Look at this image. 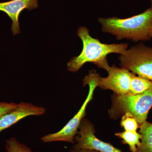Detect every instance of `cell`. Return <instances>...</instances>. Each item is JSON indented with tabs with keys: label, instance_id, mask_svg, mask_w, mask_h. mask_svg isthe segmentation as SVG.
<instances>
[{
	"label": "cell",
	"instance_id": "cell-19",
	"mask_svg": "<svg viewBox=\"0 0 152 152\" xmlns=\"http://www.w3.org/2000/svg\"></svg>",
	"mask_w": 152,
	"mask_h": 152
},
{
	"label": "cell",
	"instance_id": "cell-3",
	"mask_svg": "<svg viewBox=\"0 0 152 152\" xmlns=\"http://www.w3.org/2000/svg\"><path fill=\"white\" fill-rule=\"evenodd\" d=\"M152 107V88L139 94L114 95L109 114L112 118L117 119L125 113H129L140 126L146 121Z\"/></svg>",
	"mask_w": 152,
	"mask_h": 152
},
{
	"label": "cell",
	"instance_id": "cell-15",
	"mask_svg": "<svg viewBox=\"0 0 152 152\" xmlns=\"http://www.w3.org/2000/svg\"><path fill=\"white\" fill-rule=\"evenodd\" d=\"M17 105L18 104L14 102H0V118L7 112L15 108Z\"/></svg>",
	"mask_w": 152,
	"mask_h": 152
},
{
	"label": "cell",
	"instance_id": "cell-17",
	"mask_svg": "<svg viewBox=\"0 0 152 152\" xmlns=\"http://www.w3.org/2000/svg\"><path fill=\"white\" fill-rule=\"evenodd\" d=\"M150 37L151 38H152V26L151 28V31H150Z\"/></svg>",
	"mask_w": 152,
	"mask_h": 152
},
{
	"label": "cell",
	"instance_id": "cell-1",
	"mask_svg": "<svg viewBox=\"0 0 152 152\" xmlns=\"http://www.w3.org/2000/svg\"><path fill=\"white\" fill-rule=\"evenodd\" d=\"M77 35L83 42V48L78 56L73 57L68 63L67 70L71 72H77L87 63H93L98 67L107 71L110 67L107 60L108 55L121 54L129 46L128 43H103L90 35L89 30L86 27L79 28Z\"/></svg>",
	"mask_w": 152,
	"mask_h": 152
},
{
	"label": "cell",
	"instance_id": "cell-16",
	"mask_svg": "<svg viewBox=\"0 0 152 152\" xmlns=\"http://www.w3.org/2000/svg\"><path fill=\"white\" fill-rule=\"evenodd\" d=\"M72 152H98V151H92V150H79V151H74L72 150Z\"/></svg>",
	"mask_w": 152,
	"mask_h": 152
},
{
	"label": "cell",
	"instance_id": "cell-7",
	"mask_svg": "<svg viewBox=\"0 0 152 152\" xmlns=\"http://www.w3.org/2000/svg\"><path fill=\"white\" fill-rule=\"evenodd\" d=\"M108 75L106 77L100 76L98 87L103 90H110L115 95H123L129 93L132 72L124 68L115 66H110L107 71Z\"/></svg>",
	"mask_w": 152,
	"mask_h": 152
},
{
	"label": "cell",
	"instance_id": "cell-10",
	"mask_svg": "<svg viewBox=\"0 0 152 152\" xmlns=\"http://www.w3.org/2000/svg\"><path fill=\"white\" fill-rule=\"evenodd\" d=\"M140 128L141 144L136 152H152V124L146 121Z\"/></svg>",
	"mask_w": 152,
	"mask_h": 152
},
{
	"label": "cell",
	"instance_id": "cell-2",
	"mask_svg": "<svg viewBox=\"0 0 152 152\" xmlns=\"http://www.w3.org/2000/svg\"><path fill=\"white\" fill-rule=\"evenodd\" d=\"M98 21L103 32L115 36L118 40L127 39L135 42L150 41L152 26V8L126 18H100L98 19Z\"/></svg>",
	"mask_w": 152,
	"mask_h": 152
},
{
	"label": "cell",
	"instance_id": "cell-12",
	"mask_svg": "<svg viewBox=\"0 0 152 152\" xmlns=\"http://www.w3.org/2000/svg\"><path fill=\"white\" fill-rule=\"evenodd\" d=\"M115 135L122 139L123 143L129 145L131 152H137V148L141 144L142 136L140 133L124 131L116 133Z\"/></svg>",
	"mask_w": 152,
	"mask_h": 152
},
{
	"label": "cell",
	"instance_id": "cell-9",
	"mask_svg": "<svg viewBox=\"0 0 152 152\" xmlns=\"http://www.w3.org/2000/svg\"><path fill=\"white\" fill-rule=\"evenodd\" d=\"M38 0H11L0 2V11L5 13L12 21V33L14 35L20 34L19 18L25 10H32L39 7Z\"/></svg>",
	"mask_w": 152,
	"mask_h": 152
},
{
	"label": "cell",
	"instance_id": "cell-5",
	"mask_svg": "<svg viewBox=\"0 0 152 152\" xmlns=\"http://www.w3.org/2000/svg\"><path fill=\"white\" fill-rule=\"evenodd\" d=\"M119 60L121 67L152 81V47L140 43L120 55Z\"/></svg>",
	"mask_w": 152,
	"mask_h": 152
},
{
	"label": "cell",
	"instance_id": "cell-13",
	"mask_svg": "<svg viewBox=\"0 0 152 152\" xmlns=\"http://www.w3.org/2000/svg\"><path fill=\"white\" fill-rule=\"evenodd\" d=\"M5 147L7 152H37L33 151L28 146L20 142L15 137L7 140Z\"/></svg>",
	"mask_w": 152,
	"mask_h": 152
},
{
	"label": "cell",
	"instance_id": "cell-8",
	"mask_svg": "<svg viewBox=\"0 0 152 152\" xmlns=\"http://www.w3.org/2000/svg\"><path fill=\"white\" fill-rule=\"evenodd\" d=\"M43 107H38L30 103L21 102L0 118V133L29 116H40L45 113Z\"/></svg>",
	"mask_w": 152,
	"mask_h": 152
},
{
	"label": "cell",
	"instance_id": "cell-4",
	"mask_svg": "<svg viewBox=\"0 0 152 152\" xmlns=\"http://www.w3.org/2000/svg\"><path fill=\"white\" fill-rule=\"evenodd\" d=\"M96 71H90L88 75L83 80L84 86L88 85L89 90L86 100L79 111L59 131L43 136L41 140L45 143L53 142H66L74 143L75 137L77 134L79 126L86 114V109L88 104L93 99L94 91L98 87V82L100 77Z\"/></svg>",
	"mask_w": 152,
	"mask_h": 152
},
{
	"label": "cell",
	"instance_id": "cell-6",
	"mask_svg": "<svg viewBox=\"0 0 152 152\" xmlns=\"http://www.w3.org/2000/svg\"><path fill=\"white\" fill-rule=\"evenodd\" d=\"M75 137L76 143L73 151L89 150L99 152H123L108 143L102 141L95 135L94 126L88 120L83 118Z\"/></svg>",
	"mask_w": 152,
	"mask_h": 152
},
{
	"label": "cell",
	"instance_id": "cell-11",
	"mask_svg": "<svg viewBox=\"0 0 152 152\" xmlns=\"http://www.w3.org/2000/svg\"><path fill=\"white\" fill-rule=\"evenodd\" d=\"M152 88V81L132 73L131 75L129 93L137 95L142 94Z\"/></svg>",
	"mask_w": 152,
	"mask_h": 152
},
{
	"label": "cell",
	"instance_id": "cell-14",
	"mask_svg": "<svg viewBox=\"0 0 152 152\" xmlns=\"http://www.w3.org/2000/svg\"><path fill=\"white\" fill-rule=\"evenodd\" d=\"M121 125L125 131L131 132H137L140 127V125L135 119L129 113H125L121 120Z\"/></svg>",
	"mask_w": 152,
	"mask_h": 152
},
{
	"label": "cell",
	"instance_id": "cell-18",
	"mask_svg": "<svg viewBox=\"0 0 152 152\" xmlns=\"http://www.w3.org/2000/svg\"><path fill=\"white\" fill-rule=\"evenodd\" d=\"M150 1H151V7L152 8V0H150Z\"/></svg>",
	"mask_w": 152,
	"mask_h": 152
}]
</instances>
